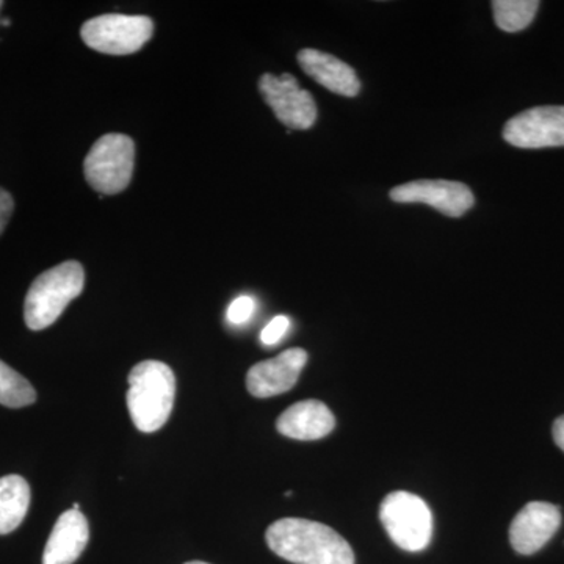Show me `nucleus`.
<instances>
[{
	"label": "nucleus",
	"mask_w": 564,
	"mask_h": 564,
	"mask_svg": "<svg viewBox=\"0 0 564 564\" xmlns=\"http://www.w3.org/2000/svg\"><path fill=\"white\" fill-rule=\"evenodd\" d=\"M267 544L295 564H355L351 545L328 525L307 519H280L269 527Z\"/></svg>",
	"instance_id": "nucleus-1"
},
{
	"label": "nucleus",
	"mask_w": 564,
	"mask_h": 564,
	"mask_svg": "<svg viewBox=\"0 0 564 564\" xmlns=\"http://www.w3.org/2000/svg\"><path fill=\"white\" fill-rule=\"evenodd\" d=\"M176 397L173 370L161 361L137 364L129 373L128 408L141 433H155L172 415Z\"/></svg>",
	"instance_id": "nucleus-2"
},
{
	"label": "nucleus",
	"mask_w": 564,
	"mask_h": 564,
	"mask_svg": "<svg viewBox=\"0 0 564 564\" xmlns=\"http://www.w3.org/2000/svg\"><path fill=\"white\" fill-rule=\"evenodd\" d=\"M85 272L79 262H63L41 273L29 289L24 303L25 325L32 332L50 328L66 306L84 291Z\"/></svg>",
	"instance_id": "nucleus-3"
},
{
	"label": "nucleus",
	"mask_w": 564,
	"mask_h": 564,
	"mask_svg": "<svg viewBox=\"0 0 564 564\" xmlns=\"http://www.w3.org/2000/svg\"><path fill=\"white\" fill-rule=\"evenodd\" d=\"M133 165L135 144L131 137L107 133L85 158V180L101 195H117L131 184Z\"/></svg>",
	"instance_id": "nucleus-4"
},
{
	"label": "nucleus",
	"mask_w": 564,
	"mask_h": 564,
	"mask_svg": "<svg viewBox=\"0 0 564 564\" xmlns=\"http://www.w3.org/2000/svg\"><path fill=\"white\" fill-rule=\"evenodd\" d=\"M381 524L389 538L406 552L429 547L433 534V516L421 497L397 491L384 497L380 508Z\"/></svg>",
	"instance_id": "nucleus-5"
},
{
	"label": "nucleus",
	"mask_w": 564,
	"mask_h": 564,
	"mask_svg": "<svg viewBox=\"0 0 564 564\" xmlns=\"http://www.w3.org/2000/svg\"><path fill=\"white\" fill-rule=\"evenodd\" d=\"M154 24L148 17L104 14L82 25V40L91 50L109 55H129L152 39Z\"/></svg>",
	"instance_id": "nucleus-6"
},
{
	"label": "nucleus",
	"mask_w": 564,
	"mask_h": 564,
	"mask_svg": "<svg viewBox=\"0 0 564 564\" xmlns=\"http://www.w3.org/2000/svg\"><path fill=\"white\" fill-rule=\"evenodd\" d=\"M263 101L276 115L278 120L289 129L306 131L317 120V106L310 91L302 90L292 74H263L259 80Z\"/></svg>",
	"instance_id": "nucleus-7"
},
{
	"label": "nucleus",
	"mask_w": 564,
	"mask_h": 564,
	"mask_svg": "<svg viewBox=\"0 0 564 564\" xmlns=\"http://www.w3.org/2000/svg\"><path fill=\"white\" fill-rule=\"evenodd\" d=\"M503 139L522 150L564 147V106L533 107L505 124Z\"/></svg>",
	"instance_id": "nucleus-8"
},
{
	"label": "nucleus",
	"mask_w": 564,
	"mask_h": 564,
	"mask_svg": "<svg viewBox=\"0 0 564 564\" xmlns=\"http://www.w3.org/2000/svg\"><path fill=\"white\" fill-rule=\"evenodd\" d=\"M392 202L422 203L447 217H463L473 209L474 193L467 185L456 181H413L392 188Z\"/></svg>",
	"instance_id": "nucleus-9"
},
{
	"label": "nucleus",
	"mask_w": 564,
	"mask_h": 564,
	"mask_svg": "<svg viewBox=\"0 0 564 564\" xmlns=\"http://www.w3.org/2000/svg\"><path fill=\"white\" fill-rule=\"evenodd\" d=\"M562 525V511L547 502L527 503L510 527V543L518 554L533 555L551 541Z\"/></svg>",
	"instance_id": "nucleus-10"
},
{
	"label": "nucleus",
	"mask_w": 564,
	"mask_h": 564,
	"mask_svg": "<svg viewBox=\"0 0 564 564\" xmlns=\"http://www.w3.org/2000/svg\"><path fill=\"white\" fill-rule=\"evenodd\" d=\"M307 362L303 348H291L276 358L256 364L247 375V389L252 397L269 399L291 391Z\"/></svg>",
	"instance_id": "nucleus-11"
},
{
	"label": "nucleus",
	"mask_w": 564,
	"mask_h": 564,
	"mask_svg": "<svg viewBox=\"0 0 564 564\" xmlns=\"http://www.w3.org/2000/svg\"><path fill=\"white\" fill-rule=\"evenodd\" d=\"M90 540V527L80 510L65 511L55 522L46 547L43 564H74Z\"/></svg>",
	"instance_id": "nucleus-12"
},
{
	"label": "nucleus",
	"mask_w": 564,
	"mask_h": 564,
	"mask_svg": "<svg viewBox=\"0 0 564 564\" xmlns=\"http://www.w3.org/2000/svg\"><path fill=\"white\" fill-rule=\"evenodd\" d=\"M336 426L329 408L318 400H304L288 408L276 422L282 436L299 441H317L328 436Z\"/></svg>",
	"instance_id": "nucleus-13"
},
{
	"label": "nucleus",
	"mask_w": 564,
	"mask_h": 564,
	"mask_svg": "<svg viewBox=\"0 0 564 564\" xmlns=\"http://www.w3.org/2000/svg\"><path fill=\"white\" fill-rule=\"evenodd\" d=\"M299 63L307 76L313 77L317 84L328 88L334 95L355 98L361 90V82L355 69L334 55L317 50H303L300 51Z\"/></svg>",
	"instance_id": "nucleus-14"
},
{
	"label": "nucleus",
	"mask_w": 564,
	"mask_h": 564,
	"mask_svg": "<svg viewBox=\"0 0 564 564\" xmlns=\"http://www.w3.org/2000/svg\"><path fill=\"white\" fill-rule=\"evenodd\" d=\"M31 507V486L21 475L0 478V534L14 532Z\"/></svg>",
	"instance_id": "nucleus-15"
},
{
	"label": "nucleus",
	"mask_w": 564,
	"mask_h": 564,
	"mask_svg": "<svg viewBox=\"0 0 564 564\" xmlns=\"http://www.w3.org/2000/svg\"><path fill=\"white\" fill-rule=\"evenodd\" d=\"M540 9L538 0H494V20L500 31L514 33L524 31L532 24L536 11Z\"/></svg>",
	"instance_id": "nucleus-16"
},
{
	"label": "nucleus",
	"mask_w": 564,
	"mask_h": 564,
	"mask_svg": "<svg viewBox=\"0 0 564 564\" xmlns=\"http://www.w3.org/2000/svg\"><path fill=\"white\" fill-rule=\"evenodd\" d=\"M36 402V391L17 370L0 361V404L24 408Z\"/></svg>",
	"instance_id": "nucleus-17"
},
{
	"label": "nucleus",
	"mask_w": 564,
	"mask_h": 564,
	"mask_svg": "<svg viewBox=\"0 0 564 564\" xmlns=\"http://www.w3.org/2000/svg\"><path fill=\"white\" fill-rule=\"evenodd\" d=\"M256 311V302L251 296L242 295L234 300L231 306L228 307V322L231 325H243L252 317Z\"/></svg>",
	"instance_id": "nucleus-18"
},
{
	"label": "nucleus",
	"mask_w": 564,
	"mask_h": 564,
	"mask_svg": "<svg viewBox=\"0 0 564 564\" xmlns=\"http://www.w3.org/2000/svg\"><path fill=\"white\" fill-rule=\"evenodd\" d=\"M289 328H291V318L285 317V315H278L262 329L261 343L267 347L276 345L289 332Z\"/></svg>",
	"instance_id": "nucleus-19"
},
{
	"label": "nucleus",
	"mask_w": 564,
	"mask_h": 564,
	"mask_svg": "<svg viewBox=\"0 0 564 564\" xmlns=\"http://www.w3.org/2000/svg\"><path fill=\"white\" fill-rule=\"evenodd\" d=\"M14 203L9 192L0 188V236H2L3 229L9 225L11 215H13Z\"/></svg>",
	"instance_id": "nucleus-20"
},
{
	"label": "nucleus",
	"mask_w": 564,
	"mask_h": 564,
	"mask_svg": "<svg viewBox=\"0 0 564 564\" xmlns=\"http://www.w3.org/2000/svg\"><path fill=\"white\" fill-rule=\"evenodd\" d=\"M552 433H554L555 444L564 452V415L556 419Z\"/></svg>",
	"instance_id": "nucleus-21"
},
{
	"label": "nucleus",
	"mask_w": 564,
	"mask_h": 564,
	"mask_svg": "<svg viewBox=\"0 0 564 564\" xmlns=\"http://www.w3.org/2000/svg\"><path fill=\"white\" fill-rule=\"evenodd\" d=\"M185 564H209V563H204V562H191V563H185Z\"/></svg>",
	"instance_id": "nucleus-22"
},
{
	"label": "nucleus",
	"mask_w": 564,
	"mask_h": 564,
	"mask_svg": "<svg viewBox=\"0 0 564 564\" xmlns=\"http://www.w3.org/2000/svg\"><path fill=\"white\" fill-rule=\"evenodd\" d=\"M2 6H3V2H0V7H2Z\"/></svg>",
	"instance_id": "nucleus-23"
}]
</instances>
